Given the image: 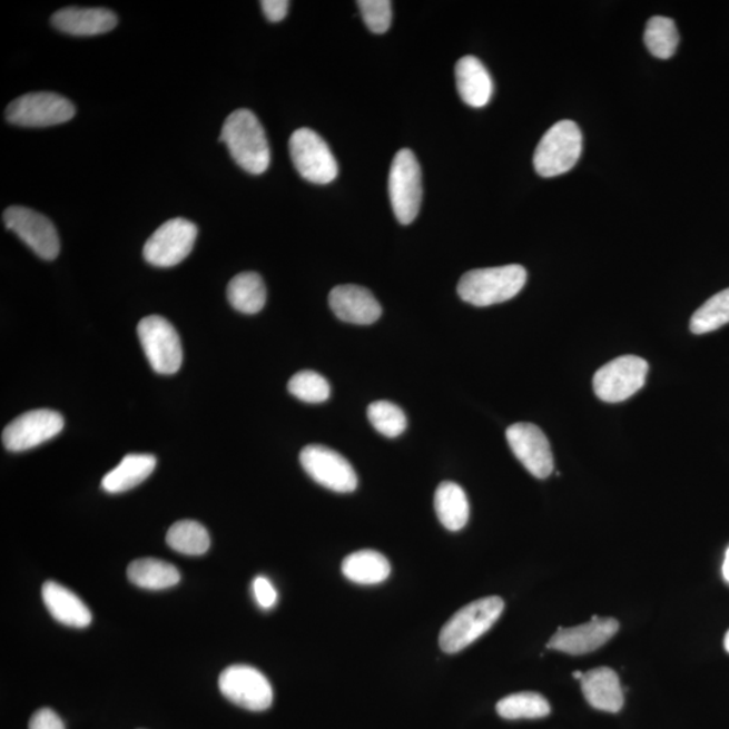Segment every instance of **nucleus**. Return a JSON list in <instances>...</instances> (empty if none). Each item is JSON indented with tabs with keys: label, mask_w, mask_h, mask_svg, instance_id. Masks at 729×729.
<instances>
[{
	"label": "nucleus",
	"mask_w": 729,
	"mask_h": 729,
	"mask_svg": "<svg viewBox=\"0 0 729 729\" xmlns=\"http://www.w3.org/2000/svg\"><path fill=\"white\" fill-rule=\"evenodd\" d=\"M220 142L240 168L250 175H263L270 164V149L265 130L256 114L237 110L227 117L221 129Z\"/></svg>",
	"instance_id": "nucleus-1"
},
{
	"label": "nucleus",
	"mask_w": 729,
	"mask_h": 729,
	"mask_svg": "<svg viewBox=\"0 0 729 729\" xmlns=\"http://www.w3.org/2000/svg\"><path fill=\"white\" fill-rule=\"evenodd\" d=\"M528 282V270L512 264L496 268L474 269L461 277L459 295L475 307H490L515 297Z\"/></svg>",
	"instance_id": "nucleus-2"
},
{
	"label": "nucleus",
	"mask_w": 729,
	"mask_h": 729,
	"mask_svg": "<svg viewBox=\"0 0 729 729\" xmlns=\"http://www.w3.org/2000/svg\"><path fill=\"white\" fill-rule=\"evenodd\" d=\"M504 600L498 595L480 599L462 608L443 627L440 636L442 651L455 654L492 629L504 612Z\"/></svg>",
	"instance_id": "nucleus-3"
},
{
	"label": "nucleus",
	"mask_w": 729,
	"mask_h": 729,
	"mask_svg": "<svg viewBox=\"0 0 729 729\" xmlns=\"http://www.w3.org/2000/svg\"><path fill=\"white\" fill-rule=\"evenodd\" d=\"M582 154V132L572 120H561L538 144L534 155L536 174L555 177L569 173Z\"/></svg>",
	"instance_id": "nucleus-4"
},
{
	"label": "nucleus",
	"mask_w": 729,
	"mask_h": 729,
	"mask_svg": "<svg viewBox=\"0 0 729 729\" xmlns=\"http://www.w3.org/2000/svg\"><path fill=\"white\" fill-rule=\"evenodd\" d=\"M388 191L393 214L402 225H410L420 214L422 205V170L410 149L397 151L393 158Z\"/></svg>",
	"instance_id": "nucleus-5"
},
{
	"label": "nucleus",
	"mask_w": 729,
	"mask_h": 729,
	"mask_svg": "<svg viewBox=\"0 0 729 729\" xmlns=\"http://www.w3.org/2000/svg\"><path fill=\"white\" fill-rule=\"evenodd\" d=\"M289 154L303 179L322 186L337 179L338 162L318 132L307 128L296 130L289 138Z\"/></svg>",
	"instance_id": "nucleus-6"
},
{
	"label": "nucleus",
	"mask_w": 729,
	"mask_h": 729,
	"mask_svg": "<svg viewBox=\"0 0 729 729\" xmlns=\"http://www.w3.org/2000/svg\"><path fill=\"white\" fill-rule=\"evenodd\" d=\"M71 100L53 92H31L12 100L6 110L9 122L22 128H49L75 117Z\"/></svg>",
	"instance_id": "nucleus-7"
},
{
	"label": "nucleus",
	"mask_w": 729,
	"mask_h": 729,
	"mask_svg": "<svg viewBox=\"0 0 729 729\" xmlns=\"http://www.w3.org/2000/svg\"><path fill=\"white\" fill-rule=\"evenodd\" d=\"M138 338L156 373L175 374L183 364L179 334L162 316L151 315L138 323Z\"/></svg>",
	"instance_id": "nucleus-8"
},
{
	"label": "nucleus",
	"mask_w": 729,
	"mask_h": 729,
	"mask_svg": "<svg viewBox=\"0 0 729 729\" xmlns=\"http://www.w3.org/2000/svg\"><path fill=\"white\" fill-rule=\"evenodd\" d=\"M648 373V361L637 356L619 357L594 374L593 390L602 402L621 403L643 388Z\"/></svg>",
	"instance_id": "nucleus-9"
},
{
	"label": "nucleus",
	"mask_w": 729,
	"mask_h": 729,
	"mask_svg": "<svg viewBox=\"0 0 729 729\" xmlns=\"http://www.w3.org/2000/svg\"><path fill=\"white\" fill-rule=\"evenodd\" d=\"M219 689L228 701L252 712L266 711L274 702L268 678L252 666H228L219 676Z\"/></svg>",
	"instance_id": "nucleus-10"
},
{
	"label": "nucleus",
	"mask_w": 729,
	"mask_h": 729,
	"mask_svg": "<svg viewBox=\"0 0 729 729\" xmlns=\"http://www.w3.org/2000/svg\"><path fill=\"white\" fill-rule=\"evenodd\" d=\"M198 227L191 220L176 218L157 228L144 246V257L157 268L179 265L193 252Z\"/></svg>",
	"instance_id": "nucleus-11"
},
{
	"label": "nucleus",
	"mask_w": 729,
	"mask_h": 729,
	"mask_svg": "<svg viewBox=\"0 0 729 729\" xmlns=\"http://www.w3.org/2000/svg\"><path fill=\"white\" fill-rule=\"evenodd\" d=\"M301 464L315 483L329 491L351 493L357 490L358 479L351 462L333 449L306 446L301 453Z\"/></svg>",
	"instance_id": "nucleus-12"
},
{
	"label": "nucleus",
	"mask_w": 729,
	"mask_h": 729,
	"mask_svg": "<svg viewBox=\"0 0 729 729\" xmlns=\"http://www.w3.org/2000/svg\"><path fill=\"white\" fill-rule=\"evenodd\" d=\"M4 226L36 255L52 262L60 253V238L52 220L30 208L14 206L3 213Z\"/></svg>",
	"instance_id": "nucleus-13"
},
{
	"label": "nucleus",
	"mask_w": 729,
	"mask_h": 729,
	"mask_svg": "<svg viewBox=\"0 0 729 729\" xmlns=\"http://www.w3.org/2000/svg\"><path fill=\"white\" fill-rule=\"evenodd\" d=\"M65 428V417L52 410H35L16 417L2 433L3 446L9 452H27L42 445Z\"/></svg>",
	"instance_id": "nucleus-14"
},
{
	"label": "nucleus",
	"mask_w": 729,
	"mask_h": 729,
	"mask_svg": "<svg viewBox=\"0 0 729 729\" xmlns=\"http://www.w3.org/2000/svg\"><path fill=\"white\" fill-rule=\"evenodd\" d=\"M505 435L512 453L534 477L544 480L554 472L549 440L535 424H512Z\"/></svg>",
	"instance_id": "nucleus-15"
},
{
	"label": "nucleus",
	"mask_w": 729,
	"mask_h": 729,
	"mask_svg": "<svg viewBox=\"0 0 729 729\" xmlns=\"http://www.w3.org/2000/svg\"><path fill=\"white\" fill-rule=\"evenodd\" d=\"M619 621L613 618L594 617L585 624L572 629H558L551 637L548 648L569 656H583L599 650L617 636Z\"/></svg>",
	"instance_id": "nucleus-16"
},
{
	"label": "nucleus",
	"mask_w": 729,
	"mask_h": 729,
	"mask_svg": "<svg viewBox=\"0 0 729 729\" xmlns=\"http://www.w3.org/2000/svg\"><path fill=\"white\" fill-rule=\"evenodd\" d=\"M328 304L338 319L353 325H372L383 314V308L372 292L359 285H338L329 292Z\"/></svg>",
	"instance_id": "nucleus-17"
},
{
	"label": "nucleus",
	"mask_w": 729,
	"mask_h": 729,
	"mask_svg": "<svg viewBox=\"0 0 729 729\" xmlns=\"http://www.w3.org/2000/svg\"><path fill=\"white\" fill-rule=\"evenodd\" d=\"M581 689L585 699L598 711L618 713L624 706V692L617 671L598 668L583 673Z\"/></svg>",
	"instance_id": "nucleus-18"
},
{
	"label": "nucleus",
	"mask_w": 729,
	"mask_h": 729,
	"mask_svg": "<svg viewBox=\"0 0 729 729\" xmlns=\"http://www.w3.org/2000/svg\"><path fill=\"white\" fill-rule=\"evenodd\" d=\"M52 23L62 33L91 37L109 33L116 29L118 18L107 9L67 8L55 12Z\"/></svg>",
	"instance_id": "nucleus-19"
},
{
	"label": "nucleus",
	"mask_w": 729,
	"mask_h": 729,
	"mask_svg": "<svg viewBox=\"0 0 729 729\" xmlns=\"http://www.w3.org/2000/svg\"><path fill=\"white\" fill-rule=\"evenodd\" d=\"M456 90L467 106L474 109L490 104L493 95V80L477 57L466 56L455 66Z\"/></svg>",
	"instance_id": "nucleus-20"
},
{
	"label": "nucleus",
	"mask_w": 729,
	"mask_h": 729,
	"mask_svg": "<svg viewBox=\"0 0 729 729\" xmlns=\"http://www.w3.org/2000/svg\"><path fill=\"white\" fill-rule=\"evenodd\" d=\"M42 600L49 613L61 624L85 629L92 621V613L85 602L60 583H43Z\"/></svg>",
	"instance_id": "nucleus-21"
},
{
	"label": "nucleus",
	"mask_w": 729,
	"mask_h": 729,
	"mask_svg": "<svg viewBox=\"0 0 729 729\" xmlns=\"http://www.w3.org/2000/svg\"><path fill=\"white\" fill-rule=\"evenodd\" d=\"M157 465L155 455L129 454L119 462L117 467L105 475L101 487L107 493H122L144 483L154 473Z\"/></svg>",
	"instance_id": "nucleus-22"
},
{
	"label": "nucleus",
	"mask_w": 729,
	"mask_h": 729,
	"mask_svg": "<svg viewBox=\"0 0 729 729\" xmlns=\"http://www.w3.org/2000/svg\"><path fill=\"white\" fill-rule=\"evenodd\" d=\"M434 505L437 519L449 531H460L467 524L471 505L465 491L459 484L445 481L437 486Z\"/></svg>",
	"instance_id": "nucleus-23"
},
{
	"label": "nucleus",
	"mask_w": 729,
	"mask_h": 729,
	"mask_svg": "<svg viewBox=\"0 0 729 729\" xmlns=\"http://www.w3.org/2000/svg\"><path fill=\"white\" fill-rule=\"evenodd\" d=\"M342 573L348 581L359 585H377L391 574L390 561L374 550H359L345 558L342 562Z\"/></svg>",
	"instance_id": "nucleus-24"
},
{
	"label": "nucleus",
	"mask_w": 729,
	"mask_h": 729,
	"mask_svg": "<svg viewBox=\"0 0 729 729\" xmlns=\"http://www.w3.org/2000/svg\"><path fill=\"white\" fill-rule=\"evenodd\" d=\"M128 579L139 588L162 591L180 582V572L168 562L142 558L130 563Z\"/></svg>",
	"instance_id": "nucleus-25"
},
{
	"label": "nucleus",
	"mask_w": 729,
	"mask_h": 729,
	"mask_svg": "<svg viewBox=\"0 0 729 729\" xmlns=\"http://www.w3.org/2000/svg\"><path fill=\"white\" fill-rule=\"evenodd\" d=\"M227 299L239 313H259L266 303V288L262 276L255 272H245L234 277L227 285Z\"/></svg>",
	"instance_id": "nucleus-26"
},
{
	"label": "nucleus",
	"mask_w": 729,
	"mask_h": 729,
	"mask_svg": "<svg viewBox=\"0 0 729 729\" xmlns=\"http://www.w3.org/2000/svg\"><path fill=\"white\" fill-rule=\"evenodd\" d=\"M167 543L177 553L198 556L207 553L211 539L205 525L195 520H181L169 529Z\"/></svg>",
	"instance_id": "nucleus-27"
},
{
	"label": "nucleus",
	"mask_w": 729,
	"mask_h": 729,
	"mask_svg": "<svg viewBox=\"0 0 729 729\" xmlns=\"http://www.w3.org/2000/svg\"><path fill=\"white\" fill-rule=\"evenodd\" d=\"M496 711L499 716L506 720L542 719L550 715L551 707L542 694L520 692L500 700Z\"/></svg>",
	"instance_id": "nucleus-28"
},
{
	"label": "nucleus",
	"mask_w": 729,
	"mask_h": 729,
	"mask_svg": "<svg viewBox=\"0 0 729 729\" xmlns=\"http://www.w3.org/2000/svg\"><path fill=\"white\" fill-rule=\"evenodd\" d=\"M644 43L657 59L668 60L677 52L680 33L673 19L652 17L644 30Z\"/></svg>",
	"instance_id": "nucleus-29"
},
{
	"label": "nucleus",
	"mask_w": 729,
	"mask_h": 729,
	"mask_svg": "<svg viewBox=\"0 0 729 729\" xmlns=\"http://www.w3.org/2000/svg\"><path fill=\"white\" fill-rule=\"evenodd\" d=\"M729 323V288L719 292L696 311L690 319L693 334H707Z\"/></svg>",
	"instance_id": "nucleus-30"
},
{
	"label": "nucleus",
	"mask_w": 729,
	"mask_h": 729,
	"mask_svg": "<svg viewBox=\"0 0 729 729\" xmlns=\"http://www.w3.org/2000/svg\"><path fill=\"white\" fill-rule=\"evenodd\" d=\"M372 426L386 437L401 436L407 428V416L398 405L391 402H374L367 408Z\"/></svg>",
	"instance_id": "nucleus-31"
},
{
	"label": "nucleus",
	"mask_w": 729,
	"mask_h": 729,
	"mask_svg": "<svg viewBox=\"0 0 729 729\" xmlns=\"http://www.w3.org/2000/svg\"><path fill=\"white\" fill-rule=\"evenodd\" d=\"M288 391L299 401L309 404L325 403L332 393L327 380L313 371L296 373L289 380Z\"/></svg>",
	"instance_id": "nucleus-32"
},
{
	"label": "nucleus",
	"mask_w": 729,
	"mask_h": 729,
	"mask_svg": "<svg viewBox=\"0 0 729 729\" xmlns=\"http://www.w3.org/2000/svg\"><path fill=\"white\" fill-rule=\"evenodd\" d=\"M366 27L373 33L384 35L392 23V3L390 0H359L357 2Z\"/></svg>",
	"instance_id": "nucleus-33"
},
{
	"label": "nucleus",
	"mask_w": 729,
	"mask_h": 729,
	"mask_svg": "<svg viewBox=\"0 0 729 729\" xmlns=\"http://www.w3.org/2000/svg\"><path fill=\"white\" fill-rule=\"evenodd\" d=\"M253 594L259 608L265 611L272 610L276 605L278 594L272 582L264 575L256 577L253 581Z\"/></svg>",
	"instance_id": "nucleus-34"
},
{
	"label": "nucleus",
	"mask_w": 729,
	"mask_h": 729,
	"mask_svg": "<svg viewBox=\"0 0 729 729\" xmlns=\"http://www.w3.org/2000/svg\"><path fill=\"white\" fill-rule=\"evenodd\" d=\"M29 729H66V726L52 709L42 708L31 716Z\"/></svg>",
	"instance_id": "nucleus-35"
},
{
	"label": "nucleus",
	"mask_w": 729,
	"mask_h": 729,
	"mask_svg": "<svg viewBox=\"0 0 729 729\" xmlns=\"http://www.w3.org/2000/svg\"><path fill=\"white\" fill-rule=\"evenodd\" d=\"M288 0H264L262 8L266 19L270 22H280L288 14Z\"/></svg>",
	"instance_id": "nucleus-36"
},
{
	"label": "nucleus",
	"mask_w": 729,
	"mask_h": 729,
	"mask_svg": "<svg viewBox=\"0 0 729 729\" xmlns=\"http://www.w3.org/2000/svg\"><path fill=\"white\" fill-rule=\"evenodd\" d=\"M722 577L729 583V548L726 553L725 563H722Z\"/></svg>",
	"instance_id": "nucleus-37"
},
{
	"label": "nucleus",
	"mask_w": 729,
	"mask_h": 729,
	"mask_svg": "<svg viewBox=\"0 0 729 729\" xmlns=\"http://www.w3.org/2000/svg\"><path fill=\"white\" fill-rule=\"evenodd\" d=\"M725 649H726V651H727L728 654H729V631L726 633V638H725Z\"/></svg>",
	"instance_id": "nucleus-38"
},
{
	"label": "nucleus",
	"mask_w": 729,
	"mask_h": 729,
	"mask_svg": "<svg viewBox=\"0 0 729 729\" xmlns=\"http://www.w3.org/2000/svg\"><path fill=\"white\" fill-rule=\"evenodd\" d=\"M582 676H583L582 671H574V673H573V677L575 678V680H581Z\"/></svg>",
	"instance_id": "nucleus-39"
}]
</instances>
